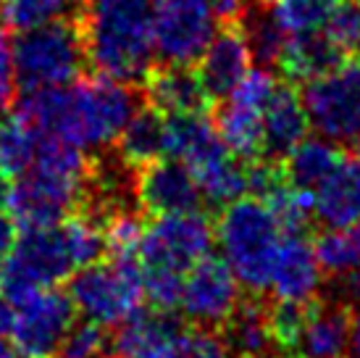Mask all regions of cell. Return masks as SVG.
Masks as SVG:
<instances>
[{
  "label": "cell",
  "instance_id": "obj_7",
  "mask_svg": "<svg viewBox=\"0 0 360 358\" xmlns=\"http://www.w3.org/2000/svg\"><path fill=\"white\" fill-rule=\"evenodd\" d=\"M216 245V227L205 211L148 216L140 242L142 274L184 277Z\"/></svg>",
  "mask_w": 360,
  "mask_h": 358
},
{
  "label": "cell",
  "instance_id": "obj_31",
  "mask_svg": "<svg viewBox=\"0 0 360 358\" xmlns=\"http://www.w3.org/2000/svg\"><path fill=\"white\" fill-rule=\"evenodd\" d=\"M166 358H234L219 329L184 327Z\"/></svg>",
  "mask_w": 360,
  "mask_h": 358
},
{
  "label": "cell",
  "instance_id": "obj_29",
  "mask_svg": "<svg viewBox=\"0 0 360 358\" xmlns=\"http://www.w3.org/2000/svg\"><path fill=\"white\" fill-rule=\"evenodd\" d=\"M287 35L323 30L337 0H266Z\"/></svg>",
  "mask_w": 360,
  "mask_h": 358
},
{
  "label": "cell",
  "instance_id": "obj_27",
  "mask_svg": "<svg viewBox=\"0 0 360 358\" xmlns=\"http://www.w3.org/2000/svg\"><path fill=\"white\" fill-rule=\"evenodd\" d=\"M37 142H40V132L19 111L8 109L0 121V169L11 179H19L32 166Z\"/></svg>",
  "mask_w": 360,
  "mask_h": 358
},
{
  "label": "cell",
  "instance_id": "obj_19",
  "mask_svg": "<svg viewBox=\"0 0 360 358\" xmlns=\"http://www.w3.org/2000/svg\"><path fill=\"white\" fill-rule=\"evenodd\" d=\"M310 121L297 87L279 82L263 109V159L284 161L297 142L308 137Z\"/></svg>",
  "mask_w": 360,
  "mask_h": 358
},
{
  "label": "cell",
  "instance_id": "obj_11",
  "mask_svg": "<svg viewBox=\"0 0 360 358\" xmlns=\"http://www.w3.org/2000/svg\"><path fill=\"white\" fill-rule=\"evenodd\" d=\"M242 298V285L224 256H202L184 274L179 311L192 327L221 329Z\"/></svg>",
  "mask_w": 360,
  "mask_h": 358
},
{
  "label": "cell",
  "instance_id": "obj_40",
  "mask_svg": "<svg viewBox=\"0 0 360 358\" xmlns=\"http://www.w3.org/2000/svg\"><path fill=\"white\" fill-rule=\"evenodd\" d=\"M16 353H19V350L13 348L11 342H6V340L0 338V358H16Z\"/></svg>",
  "mask_w": 360,
  "mask_h": 358
},
{
  "label": "cell",
  "instance_id": "obj_30",
  "mask_svg": "<svg viewBox=\"0 0 360 358\" xmlns=\"http://www.w3.org/2000/svg\"><path fill=\"white\" fill-rule=\"evenodd\" d=\"M110 353H113V335H108V327L84 319L74 321L56 358H110Z\"/></svg>",
  "mask_w": 360,
  "mask_h": 358
},
{
  "label": "cell",
  "instance_id": "obj_10",
  "mask_svg": "<svg viewBox=\"0 0 360 358\" xmlns=\"http://www.w3.org/2000/svg\"><path fill=\"white\" fill-rule=\"evenodd\" d=\"M216 35L208 0H153V45L155 61L198 63Z\"/></svg>",
  "mask_w": 360,
  "mask_h": 358
},
{
  "label": "cell",
  "instance_id": "obj_36",
  "mask_svg": "<svg viewBox=\"0 0 360 358\" xmlns=\"http://www.w3.org/2000/svg\"><path fill=\"white\" fill-rule=\"evenodd\" d=\"M248 0H208L210 13L219 24H234Z\"/></svg>",
  "mask_w": 360,
  "mask_h": 358
},
{
  "label": "cell",
  "instance_id": "obj_28",
  "mask_svg": "<svg viewBox=\"0 0 360 358\" xmlns=\"http://www.w3.org/2000/svg\"><path fill=\"white\" fill-rule=\"evenodd\" d=\"M323 274L331 279L360 266V221L347 227H326L313 240Z\"/></svg>",
  "mask_w": 360,
  "mask_h": 358
},
{
  "label": "cell",
  "instance_id": "obj_39",
  "mask_svg": "<svg viewBox=\"0 0 360 358\" xmlns=\"http://www.w3.org/2000/svg\"><path fill=\"white\" fill-rule=\"evenodd\" d=\"M11 187H13V179H11L6 171L0 169V209H6V206H8Z\"/></svg>",
  "mask_w": 360,
  "mask_h": 358
},
{
  "label": "cell",
  "instance_id": "obj_33",
  "mask_svg": "<svg viewBox=\"0 0 360 358\" xmlns=\"http://www.w3.org/2000/svg\"><path fill=\"white\" fill-rule=\"evenodd\" d=\"M276 85H279V82L271 74V69H263V66L248 69V74L240 80V85L231 90L229 100L240 103V106H248V109L263 111L266 103H269V98L274 95Z\"/></svg>",
  "mask_w": 360,
  "mask_h": 358
},
{
  "label": "cell",
  "instance_id": "obj_8",
  "mask_svg": "<svg viewBox=\"0 0 360 358\" xmlns=\"http://www.w3.org/2000/svg\"><path fill=\"white\" fill-rule=\"evenodd\" d=\"M310 127L321 137L347 145L360 132V58L342 61L337 69L300 85Z\"/></svg>",
  "mask_w": 360,
  "mask_h": 358
},
{
  "label": "cell",
  "instance_id": "obj_13",
  "mask_svg": "<svg viewBox=\"0 0 360 358\" xmlns=\"http://www.w3.org/2000/svg\"><path fill=\"white\" fill-rule=\"evenodd\" d=\"M352 309L337 298H313L308 303L290 358H342L347 356Z\"/></svg>",
  "mask_w": 360,
  "mask_h": 358
},
{
  "label": "cell",
  "instance_id": "obj_12",
  "mask_svg": "<svg viewBox=\"0 0 360 358\" xmlns=\"http://www.w3.org/2000/svg\"><path fill=\"white\" fill-rule=\"evenodd\" d=\"M134 195H137V206L145 216L200 211L205 203L187 163H181L174 156H163V159L137 169Z\"/></svg>",
  "mask_w": 360,
  "mask_h": 358
},
{
  "label": "cell",
  "instance_id": "obj_23",
  "mask_svg": "<svg viewBox=\"0 0 360 358\" xmlns=\"http://www.w3.org/2000/svg\"><path fill=\"white\" fill-rule=\"evenodd\" d=\"M210 119L224 145L240 161L248 163V161L263 159V111L248 109L224 98L213 103Z\"/></svg>",
  "mask_w": 360,
  "mask_h": 358
},
{
  "label": "cell",
  "instance_id": "obj_5",
  "mask_svg": "<svg viewBox=\"0 0 360 358\" xmlns=\"http://www.w3.org/2000/svg\"><path fill=\"white\" fill-rule=\"evenodd\" d=\"M79 271L63 219L42 227H24L16 235L11 256L0 266V292L19 306L37 290L60 288Z\"/></svg>",
  "mask_w": 360,
  "mask_h": 358
},
{
  "label": "cell",
  "instance_id": "obj_9",
  "mask_svg": "<svg viewBox=\"0 0 360 358\" xmlns=\"http://www.w3.org/2000/svg\"><path fill=\"white\" fill-rule=\"evenodd\" d=\"M69 290L45 288L13 306L11 345L24 358H56L63 338L77 321Z\"/></svg>",
  "mask_w": 360,
  "mask_h": 358
},
{
  "label": "cell",
  "instance_id": "obj_2",
  "mask_svg": "<svg viewBox=\"0 0 360 358\" xmlns=\"http://www.w3.org/2000/svg\"><path fill=\"white\" fill-rule=\"evenodd\" d=\"M79 21L92 74L142 87L155 63L153 0H84Z\"/></svg>",
  "mask_w": 360,
  "mask_h": 358
},
{
  "label": "cell",
  "instance_id": "obj_32",
  "mask_svg": "<svg viewBox=\"0 0 360 358\" xmlns=\"http://www.w3.org/2000/svg\"><path fill=\"white\" fill-rule=\"evenodd\" d=\"M323 32L337 42L345 53H350L360 45V0H337L329 19L323 24Z\"/></svg>",
  "mask_w": 360,
  "mask_h": 358
},
{
  "label": "cell",
  "instance_id": "obj_6",
  "mask_svg": "<svg viewBox=\"0 0 360 358\" xmlns=\"http://www.w3.org/2000/svg\"><path fill=\"white\" fill-rule=\"evenodd\" d=\"M69 295L84 319H92L108 329L124 324L148 303L140 261L103 259L79 268L69 279Z\"/></svg>",
  "mask_w": 360,
  "mask_h": 358
},
{
  "label": "cell",
  "instance_id": "obj_22",
  "mask_svg": "<svg viewBox=\"0 0 360 358\" xmlns=\"http://www.w3.org/2000/svg\"><path fill=\"white\" fill-rule=\"evenodd\" d=\"M110 150L119 156L129 169H142L153 161L166 156V113H160L153 103H142L127 127L113 140Z\"/></svg>",
  "mask_w": 360,
  "mask_h": 358
},
{
  "label": "cell",
  "instance_id": "obj_34",
  "mask_svg": "<svg viewBox=\"0 0 360 358\" xmlns=\"http://www.w3.org/2000/svg\"><path fill=\"white\" fill-rule=\"evenodd\" d=\"M19 82L13 69V45L8 40V30L0 27V109H8L16 103Z\"/></svg>",
  "mask_w": 360,
  "mask_h": 358
},
{
  "label": "cell",
  "instance_id": "obj_44",
  "mask_svg": "<svg viewBox=\"0 0 360 358\" xmlns=\"http://www.w3.org/2000/svg\"><path fill=\"white\" fill-rule=\"evenodd\" d=\"M110 358H116V356H110Z\"/></svg>",
  "mask_w": 360,
  "mask_h": 358
},
{
  "label": "cell",
  "instance_id": "obj_16",
  "mask_svg": "<svg viewBox=\"0 0 360 358\" xmlns=\"http://www.w3.org/2000/svg\"><path fill=\"white\" fill-rule=\"evenodd\" d=\"M184 329V321L176 311H160L142 306L113 335V356L116 358H166L171 345Z\"/></svg>",
  "mask_w": 360,
  "mask_h": 358
},
{
  "label": "cell",
  "instance_id": "obj_38",
  "mask_svg": "<svg viewBox=\"0 0 360 358\" xmlns=\"http://www.w3.org/2000/svg\"><path fill=\"white\" fill-rule=\"evenodd\" d=\"M13 324V303L0 292V338H6Z\"/></svg>",
  "mask_w": 360,
  "mask_h": 358
},
{
  "label": "cell",
  "instance_id": "obj_26",
  "mask_svg": "<svg viewBox=\"0 0 360 358\" xmlns=\"http://www.w3.org/2000/svg\"><path fill=\"white\" fill-rule=\"evenodd\" d=\"M84 0H0V27L27 32L58 19H79Z\"/></svg>",
  "mask_w": 360,
  "mask_h": 358
},
{
  "label": "cell",
  "instance_id": "obj_35",
  "mask_svg": "<svg viewBox=\"0 0 360 358\" xmlns=\"http://www.w3.org/2000/svg\"><path fill=\"white\" fill-rule=\"evenodd\" d=\"M16 235H19V227L13 216L8 214V209H0V266L6 264V259L11 256V248L16 242Z\"/></svg>",
  "mask_w": 360,
  "mask_h": 358
},
{
  "label": "cell",
  "instance_id": "obj_14",
  "mask_svg": "<svg viewBox=\"0 0 360 358\" xmlns=\"http://www.w3.org/2000/svg\"><path fill=\"white\" fill-rule=\"evenodd\" d=\"M323 288V268L316 256V245L305 232H287L281 237L279 253L274 261L269 292L276 300H305L319 298Z\"/></svg>",
  "mask_w": 360,
  "mask_h": 358
},
{
  "label": "cell",
  "instance_id": "obj_18",
  "mask_svg": "<svg viewBox=\"0 0 360 358\" xmlns=\"http://www.w3.org/2000/svg\"><path fill=\"white\" fill-rule=\"evenodd\" d=\"M234 358H284L274 340L269 303L260 292H248L219 329Z\"/></svg>",
  "mask_w": 360,
  "mask_h": 358
},
{
  "label": "cell",
  "instance_id": "obj_15",
  "mask_svg": "<svg viewBox=\"0 0 360 358\" xmlns=\"http://www.w3.org/2000/svg\"><path fill=\"white\" fill-rule=\"evenodd\" d=\"M145 98L160 113H210L213 98L202 87L200 74L192 63L155 61L142 82Z\"/></svg>",
  "mask_w": 360,
  "mask_h": 358
},
{
  "label": "cell",
  "instance_id": "obj_4",
  "mask_svg": "<svg viewBox=\"0 0 360 358\" xmlns=\"http://www.w3.org/2000/svg\"><path fill=\"white\" fill-rule=\"evenodd\" d=\"M13 69L21 92L71 85L82 74H90L82 21L58 19L34 30L16 32Z\"/></svg>",
  "mask_w": 360,
  "mask_h": 358
},
{
  "label": "cell",
  "instance_id": "obj_24",
  "mask_svg": "<svg viewBox=\"0 0 360 358\" xmlns=\"http://www.w3.org/2000/svg\"><path fill=\"white\" fill-rule=\"evenodd\" d=\"M234 24L240 27L252 61L263 69H279L281 50H284V42L290 35L281 27V21L276 19V13L269 3L266 0H248Z\"/></svg>",
  "mask_w": 360,
  "mask_h": 358
},
{
  "label": "cell",
  "instance_id": "obj_17",
  "mask_svg": "<svg viewBox=\"0 0 360 358\" xmlns=\"http://www.w3.org/2000/svg\"><path fill=\"white\" fill-rule=\"evenodd\" d=\"M250 50L237 24H221V30L210 37L208 48L198 61L202 87L208 90L213 103L229 98L231 90L250 69Z\"/></svg>",
  "mask_w": 360,
  "mask_h": 358
},
{
  "label": "cell",
  "instance_id": "obj_25",
  "mask_svg": "<svg viewBox=\"0 0 360 358\" xmlns=\"http://www.w3.org/2000/svg\"><path fill=\"white\" fill-rule=\"evenodd\" d=\"M342 161H345V150L337 142L319 135V137H305L302 142H297L284 156L281 169H284V177L290 185L313 192Z\"/></svg>",
  "mask_w": 360,
  "mask_h": 358
},
{
  "label": "cell",
  "instance_id": "obj_41",
  "mask_svg": "<svg viewBox=\"0 0 360 358\" xmlns=\"http://www.w3.org/2000/svg\"><path fill=\"white\" fill-rule=\"evenodd\" d=\"M350 145H352V150H355V156H358V159H360V132H358V135H355V140H352Z\"/></svg>",
  "mask_w": 360,
  "mask_h": 358
},
{
  "label": "cell",
  "instance_id": "obj_1",
  "mask_svg": "<svg viewBox=\"0 0 360 358\" xmlns=\"http://www.w3.org/2000/svg\"><path fill=\"white\" fill-rule=\"evenodd\" d=\"M92 156L66 140L40 135L32 166L13 179L8 214L16 227L56 224L87 200Z\"/></svg>",
  "mask_w": 360,
  "mask_h": 358
},
{
  "label": "cell",
  "instance_id": "obj_21",
  "mask_svg": "<svg viewBox=\"0 0 360 358\" xmlns=\"http://www.w3.org/2000/svg\"><path fill=\"white\" fill-rule=\"evenodd\" d=\"M313 214L323 227H347L360 221V159L342 161L313 190Z\"/></svg>",
  "mask_w": 360,
  "mask_h": 358
},
{
  "label": "cell",
  "instance_id": "obj_20",
  "mask_svg": "<svg viewBox=\"0 0 360 358\" xmlns=\"http://www.w3.org/2000/svg\"><path fill=\"white\" fill-rule=\"evenodd\" d=\"M342 61H347V53L331 40L323 30L297 32V35H290L287 42H284V50H281L279 58V71L284 82L300 87L305 82L337 69Z\"/></svg>",
  "mask_w": 360,
  "mask_h": 358
},
{
  "label": "cell",
  "instance_id": "obj_43",
  "mask_svg": "<svg viewBox=\"0 0 360 358\" xmlns=\"http://www.w3.org/2000/svg\"><path fill=\"white\" fill-rule=\"evenodd\" d=\"M16 358H24V356H21V353H16Z\"/></svg>",
  "mask_w": 360,
  "mask_h": 358
},
{
  "label": "cell",
  "instance_id": "obj_3",
  "mask_svg": "<svg viewBox=\"0 0 360 358\" xmlns=\"http://www.w3.org/2000/svg\"><path fill=\"white\" fill-rule=\"evenodd\" d=\"M216 242L248 292H269L274 261L284 229L260 198L242 195L219 209L213 219Z\"/></svg>",
  "mask_w": 360,
  "mask_h": 358
},
{
  "label": "cell",
  "instance_id": "obj_42",
  "mask_svg": "<svg viewBox=\"0 0 360 358\" xmlns=\"http://www.w3.org/2000/svg\"><path fill=\"white\" fill-rule=\"evenodd\" d=\"M355 50H358V58H360V45H358V48H355Z\"/></svg>",
  "mask_w": 360,
  "mask_h": 358
},
{
  "label": "cell",
  "instance_id": "obj_37",
  "mask_svg": "<svg viewBox=\"0 0 360 358\" xmlns=\"http://www.w3.org/2000/svg\"><path fill=\"white\" fill-rule=\"evenodd\" d=\"M347 358H360V303H355V311H352V329H350V345H347Z\"/></svg>",
  "mask_w": 360,
  "mask_h": 358
}]
</instances>
